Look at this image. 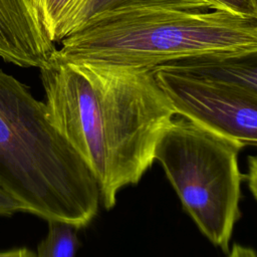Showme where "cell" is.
Wrapping results in <instances>:
<instances>
[{
    "label": "cell",
    "mask_w": 257,
    "mask_h": 257,
    "mask_svg": "<svg viewBox=\"0 0 257 257\" xmlns=\"http://www.w3.org/2000/svg\"><path fill=\"white\" fill-rule=\"evenodd\" d=\"M52 42H59L60 30L78 0H30Z\"/></svg>",
    "instance_id": "obj_10"
},
{
    "label": "cell",
    "mask_w": 257,
    "mask_h": 257,
    "mask_svg": "<svg viewBox=\"0 0 257 257\" xmlns=\"http://www.w3.org/2000/svg\"><path fill=\"white\" fill-rule=\"evenodd\" d=\"M249 162V174L248 175H244V180L246 179V181L248 182L249 185V189L252 192V195L254 198H256V173H257V165H256V158L254 156H250L248 159Z\"/></svg>",
    "instance_id": "obj_13"
},
{
    "label": "cell",
    "mask_w": 257,
    "mask_h": 257,
    "mask_svg": "<svg viewBox=\"0 0 257 257\" xmlns=\"http://www.w3.org/2000/svg\"><path fill=\"white\" fill-rule=\"evenodd\" d=\"M218 9L228 10L235 14L257 18V0H208Z\"/></svg>",
    "instance_id": "obj_11"
},
{
    "label": "cell",
    "mask_w": 257,
    "mask_h": 257,
    "mask_svg": "<svg viewBox=\"0 0 257 257\" xmlns=\"http://www.w3.org/2000/svg\"><path fill=\"white\" fill-rule=\"evenodd\" d=\"M134 8L218 9L208 0H78L60 30L59 41L97 15Z\"/></svg>",
    "instance_id": "obj_8"
},
{
    "label": "cell",
    "mask_w": 257,
    "mask_h": 257,
    "mask_svg": "<svg viewBox=\"0 0 257 257\" xmlns=\"http://www.w3.org/2000/svg\"><path fill=\"white\" fill-rule=\"evenodd\" d=\"M156 67L257 93V51L189 56Z\"/></svg>",
    "instance_id": "obj_7"
},
{
    "label": "cell",
    "mask_w": 257,
    "mask_h": 257,
    "mask_svg": "<svg viewBox=\"0 0 257 257\" xmlns=\"http://www.w3.org/2000/svg\"><path fill=\"white\" fill-rule=\"evenodd\" d=\"M71 63L144 66L212 53L257 51V18L223 9L139 8L97 15L60 41Z\"/></svg>",
    "instance_id": "obj_3"
},
{
    "label": "cell",
    "mask_w": 257,
    "mask_h": 257,
    "mask_svg": "<svg viewBox=\"0 0 257 257\" xmlns=\"http://www.w3.org/2000/svg\"><path fill=\"white\" fill-rule=\"evenodd\" d=\"M17 212H25L22 204L0 187V216L10 217Z\"/></svg>",
    "instance_id": "obj_12"
},
{
    "label": "cell",
    "mask_w": 257,
    "mask_h": 257,
    "mask_svg": "<svg viewBox=\"0 0 257 257\" xmlns=\"http://www.w3.org/2000/svg\"><path fill=\"white\" fill-rule=\"evenodd\" d=\"M54 55V54H53ZM50 120L94 176L105 209L139 183L176 112L153 68L65 62L40 68Z\"/></svg>",
    "instance_id": "obj_1"
},
{
    "label": "cell",
    "mask_w": 257,
    "mask_h": 257,
    "mask_svg": "<svg viewBox=\"0 0 257 257\" xmlns=\"http://www.w3.org/2000/svg\"><path fill=\"white\" fill-rule=\"evenodd\" d=\"M78 227L60 221H48V233L37 247V257H75L80 242Z\"/></svg>",
    "instance_id": "obj_9"
},
{
    "label": "cell",
    "mask_w": 257,
    "mask_h": 257,
    "mask_svg": "<svg viewBox=\"0 0 257 257\" xmlns=\"http://www.w3.org/2000/svg\"><path fill=\"white\" fill-rule=\"evenodd\" d=\"M0 187L26 213L78 228L96 215V180L29 87L0 69Z\"/></svg>",
    "instance_id": "obj_2"
},
{
    "label": "cell",
    "mask_w": 257,
    "mask_h": 257,
    "mask_svg": "<svg viewBox=\"0 0 257 257\" xmlns=\"http://www.w3.org/2000/svg\"><path fill=\"white\" fill-rule=\"evenodd\" d=\"M153 69L176 114L242 148L256 146V92L159 67Z\"/></svg>",
    "instance_id": "obj_5"
},
{
    "label": "cell",
    "mask_w": 257,
    "mask_h": 257,
    "mask_svg": "<svg viewBox=\"0 0 257 257\" xmlns=\"http://www.w3.org/2000/svg\"><path fill=\"white\" fill-rule=\"evenodd\" d=\"M0 257H37L36 252L28 248H16L0 252Z\"/></svg>",
    "instance_id": "obj_14"
},
{
    "label": "cell",
    "mask_w": 257,
    "mask_h": 257,
    "mask_svg": "<svg viewBox=\"0 0 257 257\" xmlns=\"http://www.w3.org/2000/svg\"><path fill=\"white\" fill-rule=\"evenodd\" d=\"M56 49L30 0H0V58L40 69Z\"/></svg>",
    "instance_id": "obj_6"
},
{
    "label": "cell",
    "mask_w": 257,
    "mask_h": 257,
    "mask_svg": "<svg viewBox=\"0 0 257 257\" xmlns=\"http://www.w3.org/2000/svg\"><path fill=\"white\" fill-rule=\"evenodd\" d=\"M228 257H256V253L250 247L234 244Z\"/></svg>",
    "instance_id": "obj_15"
},
{
    "label": "cell",
    "mask_w": 257,
    "mask_h": 257,
    "mask_svg": "<svg viewBox=\"0 0 257 257\" xmlns=\"http://www.w3.org/2000/svg\"><path fill=\"white\" fill-rule=\"evenodd\" d=\"M237 143L185 117L174 118L158 141L163 167L184 209L200 231L225 253L240 218L244 174Z\"/></svg>",
    "instance_id": "obj_4"
}]
</instances>
